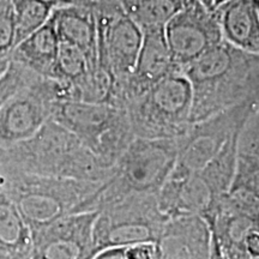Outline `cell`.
Masks as SVG:
<instances>
[{
    "mask_svg": "<svg viewBox=\"0 0 259 259\" xmlns=\"http://www.w3.org/2000/svg\"><path fill=\"white\" fill-rule=\"evenodd\" d=\"M15 11L16 46L51 17L60 0H11ZM15 46V47H16Z\"/></svg>",
    "mask_w": 259,
    "mask_h": 259,
    "instance_id": "22",
    "label": "cell"
},
{
    "mask_svg": "<svg viewBox=\"0 0 259 259\" xmlns=\"http://www.w3.org/2000/svg\"><path fill=\"white\" fill-rule=\"evenodd\" d=\"M90 70V64L84 53L70 44L60 42L56 64L50 78L67 83L72 87L73 92L78 84L84 79Z\"/></svg>",
    "mask_w": 259,
    "mask_h": 259,
    "instance_id": "23",
    "label": "cell"
},
{
    "mask_svg": "<svg viewBox=\"0 0 259 259\" xmlns=\"http://www.w3.org/2000/svg\"><path fill=\"white\" fill-rule=\"evenodd\" d=\"M97 27V61L114 76L116 90L124 106V89L135 69L143 31L126 15L120 0H95Z\"/></svg>",
    "mask_w": 259,
    "mask_h": 259,
    "instance_id": "8",
    "label": "cell"
},
{
    "mask_svg": "<svg viewBox=\"0 0 259 259\" xmlns=\"http://www.w3.org/2000/svg\"><path fill=\"white\" fill-rule=\"evenodd\" d=\"M158 210L168 219L198 215L204 218L213 197L199 171L174 166L156 194Z\"/></svg>",
    "mask_w": 259,
    "mask_h": 259,
    "instance_id": "13",
    "label": "cell"
},
{
    "mask_svg": "<svg viewBox=\"0 0 259 259\" xmlns=\"http://www.w3.org/2000/svg\"><path fill=\"white\" fill-rule=\"evenodd\" d=\"M176 162V139L135 137L88 200L87 210L99 211L130 196H156Z\"/></svg>",
    "mask_w": 259,
    "mask_h": 259,
    "instance_id": "3",
    "label": "cell"
},
{
    "mask_svg": "<svg viewBox=\"0 0 259 259\" xmlns=\"http://www.w3.org/2000/svg\"><path fill=\"white\" fill-rule=\"evenodd\" d=\"M225 2H227V0H213V5H215V8H216V6L222 4V3H225Z\"/></svg>",
    "mask_w": 259,
    "mask_h": 259,
    "instance_id": "32",
    "label": "cell"
},
{
    "mask_svg": "<svg viewBox=\"0 0 259 259\" xmlns=\"http://www.w3.org/2000/svg\"><path fill=\"white\" fill-rule=\"evenodd\" d=\"M212 12L223 41L259 54V0H227Z\"/></svg>",
    "mask_w": 259,
    "mask_h": 259,
    "instance_id": "17",
    "label": "cell"
},
{
    "mask_svg": "<svg viewBox=\"0 0 259 259\" xmlns=\"http://www.w3.org/2000/svg\"><path fill=\"white\" fill-rule=\"evenodd\" d=\"M255 111H259V100H250L190 124L176 138L177 166L192 171L202 169Z\"/></svg>",
    "mask_w": 259,
    "mask_h": 259,
    "instance_id": "9",
    "label": "cell"
},
{
    "mask_svg": "<svg viewBox=\"0 0 259 259\" xmlns=\"http://www.w3.org/2000/svg\"><path fill=\"white\" fill-rule=\"evenodd\" d=\"M10 63V58H0V76L5 72Z\"/></svg>",
    "mask_w": 259,
    "mask_h": 259,
    "instance_id": "30",
    "label": "cell"
},
{
    "mask_svg": "<svg viewBox=\"0 0 259 259\" xmlns=\"http://www.w3.org/2000/svg\"><path fill=\"white\" fill-rule=\"evenodd\" d=\"M141 50L135 69L130 74L124 89L125 102L174 72H181L171 59L164 27L144 29Z\"/></svg>",
    "mask_w": 259,
    "mask_h": 259,
    "instance_id": "15",
    "label": "cell"
},
{
    "mask_svg": "<svg viewBox=\"0 0 259 259\" xmlns=\"http://www.w3.org/2000/svg\"><path fill=\"white\" fill-rule=\"evenodd\" d=\"M0 185L31 233L69 213L80 212L101 183L0 170Z\"/></svg>",
    "mask_w": 259,
    "mask_h": 259,
    "instance_id": "4",
    "label": "cell"
},
{
    "mask_svg": "<svg viewBox=\"0 0 259 259\" xmlns=\"http://www.w3.org/2000/svg\"><path fill=\"white\" fill-rule=\"evenodd\" d=\"M38 74L25 69L24 66L10 60L8 69L0 76V108L19 89L36 78Z\"/></svg>",
    "mask_w": 259,
    "mask_h": 259,
    "instance_id": "24",
    "label": "cell"
},
{
    "mask_svg": "<svg viewBox=\"0 0 259 259\" xmlns=\"http://www.w3.org/2000/svg\"><path fill=\"white\" fill-rule=\"evenodd\" d=\"M126 254L128 259H154V242H142L126 247Z\"/></svg>",
    "mask_w": 259,
    "mask_h": 259,
    "instance_id": "26",
    "label": "cell"
},
{
    "mask_svg": "<svg viewBox=\"0 0 259 259\" xmlns=\"http://www.w3.org/2000/svg\"><path fill=\"white\" fill-rule=\"evenodd\" d=\"M239 132H235L227 139L218 154L211 160H209L202 169L198 170L208 185L213 199L227 193L231 187L236 167V147H238Z\"/></svg>",
    "mask_w": 259,
    "mask_h": 259,
    "instance_id": "20",
    "label": "cell"
},
{
    "mask_svg": "<svg viewBox=\"0 0 259 259\" xmlns=\"http://www.w3.org/2000/svg\"><path fill=\"white\" fill-rule=\"evenodd\" d=\"M16 46L15 11L11 0H0V58H10Z\"/></svg>",
    "mask_w": 259,
    "mask_h": 259,
    "instance_id": "25",
    "label": "cell"
},
{
    "mask_svg": "<svg viewBox=\"0 0 259 259\" xmlns=\"http://www.w3.org/2000/svg\"><path fill=\"white\" fill-rule=\"evenodd\" d=\"M97 211L69 213L31 233V259H93Z\"/></svg>",
    "mask_w": 259,
    "mask_h": 259,
    "instance_id": "12",
    "label": "cell"
},
{
    "mask_svg": "<svg viewBox=\"0 0 259 259\" xmlns=\"http://www.w3.org/2000/svg\"><path fill=\"white\" fill-rule=\"evenodd\" d=\"M94 4L95 0H60V4L51 15L59 41L82 51L89 61L90 70L95 69L97 63V27Z\"/></svg>",
    "mask_w": 259,
    "mask_h": 259,
    "instance_id": "16",
    "label": "cell"
},
{
    "mask_svg": "<svg viewBox=\"0 0 259 259\" xmlns=\"http://www.w3.org/2000/svg\"><path fill=\"white\" fill-rule=\"evenodd\" d=\"M31 234L0 185V259H31Z\"/></svg>",
    "mask_w": 259,
    "mask_h": 259,
    "instance_id": "19",
    "label": "cell"
},
{
    "mask_svg": "<svg viewBox=\"0 0 259 259\" xmlns=\"http://www.w3.org/2000/svg\"><path fill=\"white\" fill-rule=\"evenodd\" d=\"M164 36L171 59L183 69L223 41L212 11L191 0L164 24Z\"/></svg>",
    "mask_w": 259,
    "mask_h": 259,
    "instance_id": "11",
    "label": "cell"
},
{
    "mask_svg": "<svg viewBox=\"0 0 259 259\" xmlns=\"http://www.w3.org/2000/svg\"><path fill=\"white\" fill-rule=\"evenodd\" d=\"M59 38L52 18L31 32L12 50L10 60L15 61L38 76L50 78L56 64Z\"/></svg>",
    "mask_w": 259,
    "mask_h": 259,
    "instance_id": "18",
    "label": "cell"
},
{
    "mask_svg": "<svg viewBox=\"0 0 259 259\" xmlns=\"http://www.w3.org/2000/svg\"><path fill=\"white\" fill-rule=\"evenodd\" d=\"M168 218L158 210L156 196H130L97 211L93 239L97 251L114 246L155 242Z\"/></svg>",
    "mask_w": 259,
    "mask_h": 259,
    "instance_id": "7",
    "label": "cell"
},
{
    "mask_svg": "<svg viewBox=\"0 0 259 259\" xmlns=\"http://www.w3.org/2000/svg\"><path fill=\"white\" fill-rule=\"evenodd\" d=\"M209 259H227L223 253L221 246L216 240V238L211 234V245H210V258Z\"/></svg>",
    "mask_w": 259,
    "mask_h": 259,
    "instance_id": "28",
    "label": "cell"
},
{
    "mask_svg": "<svg viewBox=\"0 0 259 259\" xmlns=\"http://www.w3.org/2000/svg\"><path fill=\"white\" fill-rule=\"evenodd\" d=\"M192 90L183 72H174L125 102L136 137L176 139L190 125Z\"/></svg>",
    "mask_w": 259,
    "mask_h": 259,
    "instance_id": "6",
    "label": "cell"
},
{
    "mask_svg": "<svg viewBox=\"0 0 259 259\" xmlns=\"http://www.w3.org/2000/svg\"><path fill=\"white\" fill-rule=\"evenodd\" d=\"M227 259H259L252 257L245 250H232L228 252H223Z\"/></svg>",
    "mask_w": 259,
    "mask_h": 259,
    "instance_id": "29",
    "label": "cell"
},
{
    "mask_svg": "<svg viewBox=\"0 0 259 259\" xmlns=\"http://www.w3.org/2000/svg\"><path fill=\"white\" fill-rule=\"evenodd\" d=\"M126 15L134 19L138 27H164L174 15L189 4L191 0H120Z\"/></svg>",
    "mask_w": 259,
    "mask_h": 259,
    "instance_id": "21",
    "label": "cell"
},
{
    "mask_svg": "<svg viewBox=\"0 0 259 259\" xmlns=\"http://www.w3.org/2000/svg\"><path fill=\"white\" fill-rule=\"evenodd\" d=\"M127 246H114L99 251L93 259H128L126 254Z\"/></svg>",
    "mask_w": 259,
    "mask_h": 259,
    "instance_id": "27",
    "label": "cell"
},
{
    "mask_svg": "<svg viewBox=\"0 0 259 259\" xmlns=\"http://www.w3.org/2000/svg\"><path fill=\"white\" fill-rule=\"evenodd\" d=\"M197 2L200 3V4H202L206 10H209V11H213V9H215L213 0H197Z\"/></svg>",
    "mask_w": 259,
    "mask_h": 259,
    "instance_id": "31",
    "label": "cell"
},
{
    "mask_svg": "<svg viewBox=\"0 0 259 259\" xmlns=\"http://www.w3.org/2000/svg\"><path fill=\"white\" fill-rule=\"evenodd\" d=\"M52 120L76 136L111 168L136 137L125 107L84 101H56Z\"/></svg>",
    "mask_w": 259,
    "mask_h": 259,
    "instance_id": "5",
    "label": "cell"
},
{
    "mask_svg": "<svg viewBox=\"0 0 259 259\" xmlns=\"http://www.w3.org/2000/svg\"><path fill=\"white\" fill-rule=\"evenodd\" d=\"M192 90L190 124L259 100V54L222 41L183 69Z\"/></svg>",
    "mask_w": 259,
    "mask_h": 259,
    "instance_id": "1",
    "label": "cell"
},
{
    "mask_svg": "<svg viewBox=\"0 0 259 259\" xmlns=\"http://www.w3.org/2000/svg\"><path fill=\"white\" fill-rule=\"evenodd\" d=\"M154 244V259H209L211 232L202 216H179L167 220Z\"/></svg>",
    "mask_w": 259,
    "mask_h": 259,
    "instance_id": "14",
    "label": "cell"
},
{
    "mask_svg": "<svg viewBox=\"0 0 259 259\" xmlns=\"http://www.w3.org/2000/svg\"><path fill=\"white\" fill-rule=\"evenodd\" d=\"M111 169L76 136L52 119L31 137L0 148V170L102 183Z\"/></svg>",
    "mask_w": 259,
    "mask_h": 259,
    "instance_id": "2",
    "label": "cell"
},
{
    "mask_svg": "<svg viewBox=\"0 0 259 259\" xmlns=\"http://www.w3.org/2000/svg\"><path fill=\"white\" fill-rule=\"evenodd\" d=\"M58 97L56 79L37 76L0 108V148L24 141L51 120Z\"/></svg>",
    "mask_w": 259,
    "mask_h": 259,
    "instance_id": "10",
    "label": "cell"
}]
</instances>
